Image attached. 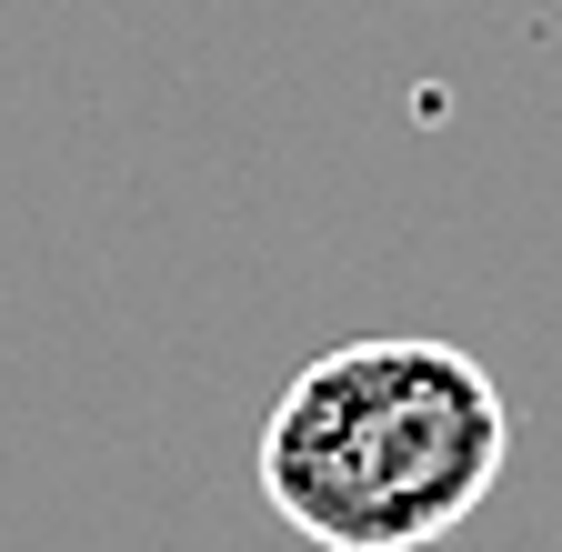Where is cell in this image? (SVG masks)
<instances>
[{
  "mask_svg": "<svg viewBox=\"0 0 562 552\" xmlns=\"http://www.w3.org/2000/svg\"><path fill=\"white\" fill-rule=\"evenodd\" d=\"M513 462V402L462 341L362 331L312 352L261 423V503L322 552H432Z\"/></svg>",
  "mask_w": 562,
  "mask_h": 552,
  "instance_id": "1",
  "label": "cell"
}]
</instances>
